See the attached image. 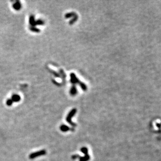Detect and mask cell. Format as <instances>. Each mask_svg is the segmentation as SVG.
I'll return each mask as SVG.
<instances>
[{
	"label": "cell",
	"instance_id": "obj_1",
	"mask_svg": "<svg viewBox=\"0 0 161 161\" xmlns=\"http://www.w3.org/2000/svg\"><path fill=\"white\" fill-rule=\"evenodd\" d=\"M77 112V110L76 109H73L68 114L67 117H66V121L72 126H76V124H75L74 123H73L71 121V118L75 115V114Z\"/></svg>",
	"mask_w": 161,
	"mask_h": 161
},
{
	"label": "cell",
	"instance_id": "obj_2",
	"mask_svg": "<svg viewBox=\"0 0 161 161\" xmlns=\"http://www.w3.org/2000/svg\"><path fill=\"white\" fill-rule=\"evenodd\" d=\"M46 151L45 150H42L38 152L31 153L29 156V158L30 159H34L37 157L44 155L46 154Z\"/></svg>",
	"mask_w": 161,
	"mask_h": 161
},
{
	"label": "cell",
	"instance_id": "obj_3",
	"mask_svg": "<svg viewBox=\"0 0 161 161\" xmlns=\"http://www.w3.org/2000/svg\"><path fill=\"white\" fill-rule=\"evenodd\" d=\"M70 77H71V80L70 82L73 84H76V83H79L80 82L78 80V79L76 77V75L74 73H71L70 74Z\"/></svg>",
	"mask_w": 161,
	"mask_h": 161
},
{
	"label": "cell",
	"instance_id": "obj_4",
	"mask_svg": "<svg viewBox=\"0 0 161 161\" xmlns=\"http://www.w3.org/2000/svg\"><path fill=\"white\" fill-rule=\"evenodd\" d=\"M60 129L63 132H67V131L70 130V128L68 126H67L66 125H61L60 126Z\"/></svg>",
	"mask_w": 161,
	"mask_h": 161
},
{
	"label": "cell",
	"instance_id": "obj_5",
	"mask_svg": "<svg viewBox=\"0 0 161 161\" xmlns=\"http://www.w3.org/2000/svg\"><path fill=\"white\" fill-rule=\"evenodd\" d=\"M85 155L84 157L79 156V158H80L79 161H88L90 159V156L88 154H85Z\"/></svg>",
	"mask_w": 161,
	"mask_h": 161
},
{
	"label": "cell",
	"instance_id": "obj_6",
	"mask_svg": "<svg viewBox=\"0 0 161 161\" xmlns=\"http://www.w3.org/2000/svg\"><path fill=\"white\" fill-rule=\"evenodd\" d=\"M70 94H71L72 95H75V94H77V89H76L75 86H73L72 87V88H71V89H70Z\"/></svg>",
	"mask_w": 161,
	"mask_h": 161
},
{
	"label": "cell",
	"instance_id": "obj_7",
	"mask_svg": "<svg viewBox=\"0 0 161 161\" xmlns=\"http://www.w3.org/2000/svg\"><path fill=\"white\" fill-rule=\"evenodd\" d=\"M79 85H80V87H81V88H82L83 90L85 91V90H87V86H86V85L85 84H84L83 83L80 82V83H79Z\"/></svg>",
	"mask_w": 161,
	"mask_h": 161
},
{
	"label": "cell",
	"instance_id": "obj_8",
	"mask_svg": "<svg viewBox=\"0 0 161 161\" xmlns=\"http://www.w3.org/2000/svg\"><path fill=\"white\" fill-rule=\"evenodd\" d=\"M76 14L74 13H67L65 15V17L66 18H68L69 17H73L74 16H75Z\"/></svg>",
	"mask_w": 161,
	"mask_h": 161
},
{
	"label": "cell",
	"instance_id": "obj_9",
	"mask_svg": "<svg viewBox=\"0 0 161 161\" xmlns=\"http://www.w3.org/2000/svg\"><path fill=\"white\" fill-rule=\"evenodd\" d=\"M81 151L84 153L85 154H88V149L86 147H84L83 148L81 149Z\"/></svg>",
	"mask_w": 161,
	"mask_h": 161
},
{
	"label": "cell",
	"instance_id": "obj_10",
	"mask_svg": "<svg viewBox=\"0 0 161 161\" xmlns=\"http://www.w3.org/2000/svg\"><path fill=\"white\" fill-rule=\"evenodd\" d=\"M78 19V17H77V16L76 15L75 16V17L69 22V24H73V23H74L76 20H77V19Z\"/></svg>",
	"mask_w": 161,
	"mask_h": 161
}]
</instances>
